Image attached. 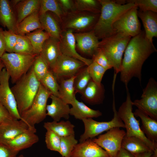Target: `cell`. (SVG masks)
<instances>
[{
    "label": "cell",
    "instance_id": "26",
    "mask_svg": "<svg viewBox=\"0 0 157 157\" xmlns=\"http://www.w3.org/2000/svg\"><path fill=\"white\" fill-rule=\"evenodd\" d=\"M135 116L141 119V129L147 137L154 142H157V121L151 118L137 109L133 113Z\"/></svg>",
    "mask_w": 157,
    "mask_h": 157
},
{
    "label": "cell",
    "instance_id": "55",
    "mask_svg": "<svg viewBox=\"0 0 157 157\" xmlns=\"http://www.w3.org/2000/svg\"><path fill=\"white\" fill-rule=\"evenodd\" d=\"M1 60V58H0V61Z\"/></svg>",
    "mask_w": 157,
    "mask_h": 157
},
{
    "label": "cell",
    "instance_id": "6",
    "mask_svg": "<svg viewBox=\"0 0 157 157\" xmlns=\"http://www.w3.org/2000/svg\"><path fill=\"white\" fill-rule=\"evenodd\" d=\"M38 54H25L5 52L0 58L12 83L15 84L31 68Z\"/></svg>",
    "mask_w": 157,
    "mask_h": 157
},
{
    "label": "cell",
    "instance_id": "10",
    "mask_svg": "<svg viewBox=\"0 0 157 157\" xmlns=\"http://www.w3.org/2000/svg\"><path fill=\"white\" fill-rule=\"evenodd\" d=\"M133 106L151 118L157 121V82L151 77L140 99L132 101Z\"/></svg>",
    "mask_w": 157,
    "mask_h": 157
},
{
    "label": "cell",
    "instance_id": "40",
    "mask_svg": "<svg viewBox=\"0 0 157 157\" xmlns=\"http://www.w3.org/2000/svg\"><path fill=\"white\" fill-rule=\"evenodd\" d=\"M17 43L13 52L25 54H35L34 53L30 42L26 35H18Z\"/></svg>",
    "mask_w": 157,
    "mask_h": 157
},
{
    "label": "cell",
    "instance_id": "30",
    "mask_svg": "<svg viewBox=\"0 0 157 157\" xmlns=\"http://www.w3.org/2000/svg\"><path fill=\"white\" fill-rule=\"evenodd\" d=\"M75 75L67 78L61 79L59 84V97L64 102L71 104L76 98L74 81Z\"/></svg>",
    "mask_w": 157,
    "mask_h": 157
},
{
    "label": "cell",
    "instance_id": "14",
    "mask_svg": "<svg viewBox=\"0 0 157 157\" xmlns=\"http://www.w3.org/2000/svg\"><path fill=\"white\" fill-rule=\"evenodd\" d=\"M85 65L79 60L62 54L51 70L58 80L75 75Z\"/></svg>",
    "mask_w": 157,
    "mask_h": 157
},
{
    "label": "cell",
    "instance_id": "50",
    "mask_svg": "<svg viewBox=\"0 0 157 157\" xmlns=\"http://www.w3.org/2000/svg\"><path fill=\"white\" fill-rule=\"evenodd\" d=\"M116 157H135V156L133 154L121 147L118 152Z\"/></svg>",
    "mask_w": 157,
    "mask_h": 157
},
{
    "label": "cell",
    "instance_id": "29",
    "mask_svg": "<svg viewBox=\"0 0 157 157\" xmlns=\"http://www.w3.org/2000/svg\"><path fill=\"white\" fill-rule=\"evenodd\" d=\"M41 0H21L15 6L17 16L16 26L24 19L39 10Z\"/></svg>",
    "mask_w": 157,
    "mask_h": 157
},
{
    "label": "cell",
    "instance_id": "37",
    "mask_svg": "<svg viewBox=\"0 0 157 157\" xmlns=\"http://www.w3.org/2000/svg\"><path fill=\"white\" fill-rule=\"evenodd\" d=\"M40 82L52 95L58 97L59 84L56 77L51 70H50Z\"/></svg>",
    "mask_w": 157,
    "mask_h": 157
},
{
    "label": "cell",
    "instance_id": "47",
    "mask_svg": "<svg viewBox=\"0 0 157 157\" xmlns=\"http://www.w3.org/2000/svg\"><path fill=\"white\" fill-rule=\"evenodd\" d=\"M19 152L13 150L6 145L0 142V157H16Z\"/></svg>",
    "mask_w": 157,
    "mask_h": 157
},
{
    "label": "cell",
    "instance_id": "48",
    "mask_svg": "<svg viewBox=\"0 0 157 157\" xmlns=\"http://www.w3.org/2000/svg\"><path fill=\"white\" fill-rule=\"evenodd\" d=\"M12 118L8 110L0 102V124Z\"/></svg>",
    "mask_w": 157,
    "mask_h": 157
},
{
    "label": "cell",
    "instance_id": "18",
    "mask_svg": "<svg viewBox=\"0 0 157 157\" xmlns=\"http://www.w3.org/2000/svg\"><path fill=\"white\" fill-rule=\"evenodd\" d=\"M71 157H110L106 152L92 139H88L77 144L74 147Z\"/></svg>",
    "mask_w": 157,
    "mask_h": 157
},
{
    "label": "cell",
    "instance_id": "31",
    "mask_svg": "<svg viewBox=\"0 0 157 157\" xmlns=\"http://www.w3.org/2000/svg\"><path fill=\"white\" fill-rule=\"evenodd\" d=\"M43 126L47 130L53 131L60 137L75 135V126L69 120L46 122Z\"/></svg>",
    "mask_w": 157,
    "mask_h": 157
},
{
    "label": "cell",
    "instance_id": "8",
    "mask_svg": "<svg viewBox=\"0 0 157 157\" xmlns=\"http://www.w3.org/2000/svg\"><path fill=\"white\" fill-rule=\"evenodd\" d=\"M113 99L112 109L113 117L111 120L108 122H98L92 118L83 119L85 130L80 136L79 142H83L88 139H92L104 131L115 127L125 128V125L118 116L116 108L114 92H113Z\"/></svg>",
    "mask_w": 157,
    "mask_h": 157
},
{
    "label": "cell",
    "instance_id": "19",
    "mask_svg": "<svg viewBox=\"0 0 157 157\" xmlns=\"http://www.w3.org/2000/svg\"><path fill=\"white\" fill-rule=\"evenodd\" d=\"M35 127L29 128L9 142L6 145L13 150L19 152L28 148L37 143L39 140L35 134Z\"/></svg>",
    "mask_w": 157,
    "mask_h": 157
},
{
    "label": "cell",
    "instance_id": "39",
    "mask_svg": "<svg viewBox=\"0 0 157 157\" xmlns=\"http://www.w3.org/2000/svg\"><path fill=\"white\" fill-rule=\"evenodd\" d=\"M31 67L36 77L40 81L50 70L47 63L40 54L36 56Z\"/></svg>",
    "mask_w": 157,
    "mask_h": 157
},
{
    "label": "cell",
    "instance_id": "35",
    "mask_svg": "<svg viewBox=\"0 0 157 157\" xmlns=\"http://www.w3.org/2000/svg\"><path fill=\"white\" fill-rule=\"evenodd\" d=\"M48 11L54 13L59 19L61 23L64 14L57 0H41L39 11V16Z\"/></svg>",
    "mask_w": 157,
    "mask_h": 157
},
{
    "label": "cell",
    "instance_id": "53",
    "mask_svg": "<svg viewBox=\"0 0 157 157\" xmlns=\"http://www.w3.org/2000/svg\"><path fill=\"white\" fill-rule=\"evenodd\" d=\"M4 67V65L3 61L1 60L0 61V73L2 69Z\"/></svg>",
    "mask_w": 157,
    "mask_h": 157
},
{
    "label": "cell",
    "instance_id": "44",
    "mask_svg": "<svg viewBox=\"0 0 157 157\" xmlns=\"http://www.w3.org/2000/svg\"><path fill=\"white\" fill-rule=\"evenodd\" d=\"M3 33L5 44L6 52L13 53L17 43V35L12 31L6 30L3 31Z\"/></svg>",
    "mask_w": 157,
    "mask_h": 157
},
{
    "label": "cell",
    "instance_id": "11",
    "mask_svg": "<svg viewBox=\"0 0 157 157\" xmlns=\"http://www.w3.org/2000/svg\"><path fill=\"white\" fill-rule=\"evenodd\" d=\"M138 10V7L135 5L120 16L113 24L115 33L131 37L139 34L142 31Z\"/></svg>",
    "mask_w": 157,
    "mask_h": 157
},
{
    "label": "cell",
    "instance_id": "9",
    "mask_svg": "<svg viewBox=\"0 0 157 157\" xmlns=\"http://www.w3.org/2000/svg\"><path fill=\"white\" fill-rule=\"evenodd\" d=\"M99 15L76 10L64 15L61 22L62 29H70L74 33L91 31L97 22Z\"/></svg>",
    "mask_w": 157,
    "mask_h": 157
},
{
    "label": "cell",
    "instance_id": "51",
    "mask_svg": "<svg viewBox=\"0 0 157 157\" xmlns=\"http://www.w3.org/2000/svg\"><path fill=\"white\" fill-rule=\"evenodd\" d=\"M153 151H149L148 152L133 154L135 157H150Z\"/></svg>",
    "mask_w": 157,
    "mask_h": 157
},
{
    "label": "cell",
    "instance_id": "15",
    "mask_svg": "<svg viewBox=\"0 0 157 157\" xmlns=\"http://www.w3.org/2000/svg\"><path fill=\"white\" fill-rule=\"evenodd\" d=\"M73 31L70 29L62 30L59 40L62 54L79 60L88 66L92 62V59L83 57L77 52Z\"/></svg>",
    "mask_w": 157,
    "mask_h": 157
},
{
    "label": "cell",
    "instance_id": "12",
    "mask_svg": "<svg viewBox=\"0 0 157 157\" xmlns=\"http://www.w3.org/2000/svg\"><path fill=\"white\" fill-rule=\"evenodd\" d=\"M126 134L125 131L115 127L92 140L104 150L110 157H116L121 147L122 141Z\"/></svg>",
    "mask_w": 157,
    "mask_h": 157
},
{
    "label": "cell",
    "instance_id": "43",
    "mask_svg": "<svg viewBox=\"0 0 157 157\" xmlns=\"http://www.w3.org/2000/svg\"><path fill=\"white\" fill-rule=\"evenodd\" d=\"M127 3L134 4L139 10L144 11H150L157 13V0H129Z\"/></svg>",
    "mask_w": 157,
    "mask_h": 157
},
{
    "label": "cell",
    "instance_id": "33",
    "mask_svg": "<svg viewBox=\"0 0 157 157\" xmlns=\"http://www.w3.org/2000/svg\"><path fill=\"white\" fill-rule=\"evenodd\" d=\"M25 35L29 40L35 54H40L44 42L50 37L48 34L42 29H37Z\"/></svg>",
    "mask_w": 157,
    "mask_h": 157
},
{
    "label": "cell",
    "instance_id": "24",
    "mask_svg": "<svg viewBox=\"0 0 157 157\" xmlns=\"http://www.w3.org/2000/svg\"><path fill=\"white\" fill-rule=\"evenodd\" d=\"M105 90L103 85L98 84L92 79L81 94V98L91 105L102 103L105 98Z\"/></svg>",
    "mask_w": 157,
    "mask_h": 157
},
{
    "label": "cell",
    "instance_id": "3",
    "mask_svg": "<svg viewBox=\"0 0 157 157\" xmlns=\"http://www.w3.org/2000/svg\"><path fill=\"white\" fill-rule=\"evenodd\" d=\"M40 85L31 67L28 72L11 88L20 116L31 106Z\"/></svg>",
    "mask_w": 157,
    "mask_h": 157
},
{
    "label": "cell",
    "instance_id": "2",
    "mask_svg": "<svg viewBox=\"0 0 157 157\" xmlns=\"http://www.w3.org/2000/svg\"><path fill=\"white\" fill-rule=\"evenodd\" d=\"M99 0L101 6V12L92 30L98 39L102 40L115 33L113 27L114 23L135 5L132 3L122 4L119 0Z\"/></svg>",
    "mask_w": 157,
    "mask_h": 157
},
{
    "label": "cell",
    "instance_id": "1",
    "mask_svg": "<svg viewBox=\"0 0 157 157\" xmlns=\"http://www.w3.org/2000/svg\"><path fill=\"white\" fill-rule=\"evenodd\" d=\"M156 51L153 43L146 38L144 31L131 38L124 51L119 72L120 80L126 90L133 78H138L141 83L143 65L151 55Z\"/></svg>",
    "mask_w": 157,
    "mask_h": 157
},
{
    "label": "cell",
    "instance_id": "13",
    "mask_svg": "<svg viewBox=\"0 0 157 157\" xmlns=\"http://www.w3.org/2000/svg\"><path fill=\"white\" fill-rule=\"evenodd\" d=\"M10 78L6 69L3 68L0 73V102L13 118L21 119L15 99L10 87Z\"/></svg>",
    "mask_w": 157,
    "mask_h": 157
},
{
    "label": "cell",
    "instance_id": "16",
    "mask_svg": "<svg viewBox=\"0 0 157 157\" xmlns=\"http://www.w3.org/2000/svg\"><path fill=\"white\" fill-rule=\"evenodd\" d=\"M76 50L92 57L99 48V41L93 30L87 32L74 33Z\"/></svg>",
    "mask_w": 157,
    "mask_h": 157
},
{
    "label": "cell",
    "instance_id": "27",
    "mask_svg": "<svg viewBox=\"0 0 157 157\" xmlns=\"http://www.w3.org/2000/svg\"><path fill=\"white\" fill-rule=\"evenodd\" d=\"M71 105L70 115L75 118L82 120L83 119L99 117L102 115V113L98 110L91 109L82 102L78 101L75 98Z\"/></svg>",
    "mask_w": 157,
    "mask_h": 157
},
{
    "label": "cell",
    "instance_id": "17",
    "mask_svg": "<svg viewBox=\"0 0 157 157\" xmlns=\"http://www.w3.org/2000/svg\"><path fill=\"white\" fill-rule=\"evenodd\" d=\"M29 128L28 125L21 119L13 118L0 124V142L6 144Z\"/></svg>",
    "mask_w": 157,
    "mask_h": 157
},
{
    "label": "cell",
    "instance_id": "23",
    "mask_svg": "<svg viewBox=\"0 0 157 157\" xmlns=\"http://www.w3.org/2000/svg\"><path fill=\"white\" fill-rule=\"evenodd\" d=\"M42 29L50 37L59 40L62 30L61 22L53 13L48 11L39 16Z\"/></svg>",
    "mask_w": 157,
    "mask_h": 157
},
{
    "label": "cell",
    "instance_id": "36",
    "mask_svg": "<svg viewBox=\"0 0 157 157\" xmlns=\"http://www.w3.org/2000/svg\"><path fill=\"white\" fill-rule=\"evenodd\" d=\"M91 79L87 67L81 69L75 75L74 81L75 93L81 94Z\"/></svg>",
    "mask_w": 157,
    "mask_h": 157
},
{
    "label": "cell",
    "instance_id": "21",
    "mask_svg": "<svg viewBox=\"0 0 157 157\" xmlns=\"http://www.w3.org/2000/svg\"><path fill=\"white\" fill-rule=\"evenodd\" d=\"M17 16L15 7L9 0H0V25L15 33Z\"/></svg>",
    "mask_w": 157,
    "mask_h": 157
},
{
    "label": "cell",
    "instance_id": "38",
    "mask_svg": "<svg viewBox=\"0 0 157 157\" xmlns=\"http://www.w3.org/2000/svg\"><path fill=\"white\" fill-rule=\"evenodd\" d=\"M78 142L75 135L61 137L60 154L64 157H71L72 152Z\"/></svg>",
    "mask_w": 157,
    "mask_h": 157
},
{
    "label": "cell",
    "instance_id": "46",
    "mask_svg": "<svg viewBox=\"0 0 157 157\" xmlns=\"http://www.w3.org/2000/svg\"><path fill=\"white\" fill-rule=\"evenodd\" d=\"M64 15L76 10L74 0H57Z\"/></svg>",
    "mask_w": 157,
    "mask_h": 157
},
{
    "label": "cell",
    "instance_id": "20",
    "mask_svg": "<svg viewBox=\"0 0 157 157\" xmlns=\"http://www.w3.org/2000/svg\"><path fill=\"white\" fill-rule=\"evenodd\" d=\"M50 98L51 104L47 106V115L50 117L53 121L59 122L62 118L68 119L69 117L70 108L69 104L60 98L51 94Z\"/></svg>",
    "mask_w": 157,
    "mask_h": 157
},
{
    "label": "cell",
    "instance_id": "4",
    "mask_svg": "<svg viewBox=\"0 0 157 157\" xmlns=\"http://www.w3.org/2000/svg\"><path fill=\"white\" fill-rule=\"evenodd\" d=\"M131 37L119 33L101 40L99 47L106 56L114 70L113 78L120 72L123 54Z\"/></svg>",
    "mask_w": 157,
    "mask_h": 157
},
{
    "label": "cell",
    "instance_id": "52",
    "mask_svg": "<svg viewBox=\"0 0 157 157\" xmlns=\"http://www.w3.org/2000/svg\"><path fill=\"white\" fill-rule=\"evenodd\" d=\"M150 157H157V148L154 150Z\"/></svg>",
    "mask_w": 157,
    "mask_h": 157
},
{
    "label": "cell",
    "instance_id": "41",
    "mask_svg": "<svg viewBox=\"0 0 157 157\" xmlns=\"http://www.w3.org/2000/svg\"><path fill=\"white\" fill-rule=\"evenodd\" d=\"M45 142L48 149L60 154V137L57 134L52 131L47 130Z\"/></svg>",
    "mask_w": 157,
    "mask_h": 157
},
{
    "label": "cell",
    "instance_id": "22",
    "mask_svg": "<svg viewBox=\"0 0 157 157\" xmlns=\"http://www.w3.org/2000/svg\"><path fill=\"white\" fill-rule=\"evenodd\" d=\"M40 55L44 59L51 70L62 54L59 40L50 37L44 42Z\"/></svg>",
    "mask_w": 157,
    "mask_h": 157
},
{
    "label": "cell",
    "instance_id": "7",
    "mask_svg": "<svg viewBox=\"0 0 157 157\" xmlns=\"http://www.w3.org/2000/svg\"><path fill=\"white\" fill-rule=\"evenodd\" d=\"M41 83L38 92L30 108L21 115L30 128L42 121L46 117V108L48 98L51 95Z\"/></svg>",
    "mask_w": 157,
    "mask_h": 157
},
{
    "label": "cell",
    "instance_id": "34",
    "mask_svg": "<svg viewBox=\"0 0 157 157\" xmlns=\"http://www.w3.org/2000/svg\"><path fill=\"white\" fill-rule=\"evenodd\" d=\"M76 10L100 14L101 6L99 0H74Z\"/></svg>",
    "mask_w": 157,
    "mask_h": 157
},
{
    "label": "cell",
    "instance_id": "25",
    "mask_svg": "<svg viewBox=\"0 0 157 157\" xmlns=\"http://www.w3.org/2000/svg\"><path fill=\"white\" fill-rule=\"evenodd\" d=\"M138 16L141 19L145 30L146 38L151 43L153 38L157 37V13L150 11L138 10Z\"/></svg>",
    "mask_w": 157,
    "mask_h": 157
},
{
    "label": "cell",
    "instance_id": "42",
    "mask_svg": "<svg viewBox=\"0 0 157 157\" xmlns=\"http://www.w3.org/2000/svg\"><path fill=\"white\" fill-rule=\"evenodd\" d=\"M87 67L92 80L98 84H101L103 76L107 70L93 61Z\"/></svg>",
    "mask_w": 157,
    "mask_h": 157
},
{
    "label": "cell",
    "instance_id": "56",
    "mask_svg": "<svg viewBox=\"0 0 157 157\" xmlns=\"http://www.w3.org/2000/svg\"><path fill=\"white\" fill-rule=\"evenodd\" d=\"M61 157H63V156H62Z\"/></svg>",
    "mask_w": 157,
    "mask_h": 157
},
{
    "label": "cell",
    "instance_id": "32",
    "mask_svg": "<svg viewBox=\"0 0 157 157\" xmlns=\"http://www.w3.org/2000/svg\"><path fill=\"white\" fill-rule=\"evenodd\" d=\"M121 146V148L133 154L151 151L143 140L135 136H125Z\"/></svg>",
    "mask_w": 157,
    "mask_h": 157
},
{
    "label": "cell",
    "instance_id": "45",
    "mask_svg": "<svg viewBox=\"0 0 157 157\" xmlns=\"http://www.w3.org/2000/svg\"><path fill=\"white\" fill-rule=\"evenodd\" d=\"M92 59L107 70L113 68L104 52L99 47L92 56Z\"/></svg>",
    "mask_w": 157,
    "mask_h": 157
},
{
    "label": "cell",
    "instance_id": "49",
    "mask_svg": "<svg viewBox=\"0 0 157 157\" xmlns=\"http://www.w3.org/2000/svg\"><path fill=\"white\" fill-rule=\"evenodd\" d=\"M3 29L0 28V58L6 52L5 44L4 41Z\"/></svg>",
    "mask_w": 157,
    "mask_h": 157
},
{
    "label": "cell",
    "instance_id": "28",
    "mask_svg": "<svg viewBox=\"0 0 157 157\" xmlns=\"http://www.w3.org/2000/svg\"><path fill=\"white\" fill-rule=\"evenodd\" d=\"M39 11L37 10L24 19L17 26L15 33L18 35L26 34L39 29H42Z\"/></svg>",
    "mask_w": 157,
    "mask_h": 157
},
{
    "label": "cell",
    "instance_id": "5",
    "mask_svg": "<svg viewBox=\"0 0 157 157\" xmlns=\"http://www.w3.org/2000/svg\"><path fill=\"white\" fill-rule=\"evenodd\" d=\"M126 91V100L121 104L117 111L118 116L124 123L126 130L125 136H135L140 138L153 151L157 148V143L148 138L142 130L139 121L136 119L132 112V101L128 89Z\"/></svg>",
    "mask_w": 157,
    "mask_h": 157
},
{
    "label": "cell",
    "instance_id": "54",
    "mask_svg": "<svg viewBox=\"0 0 157 157\" xmlns=\"http://www.w3.org/2000/svg\"><path fill=\"white\" fill-rule=\"evenodd\" d=\"M16 157H25L22 154H21L19 156H17Z\"/></svg>",
    "mask_w": 157,
    "mask_h": 157
}]
</instances>
